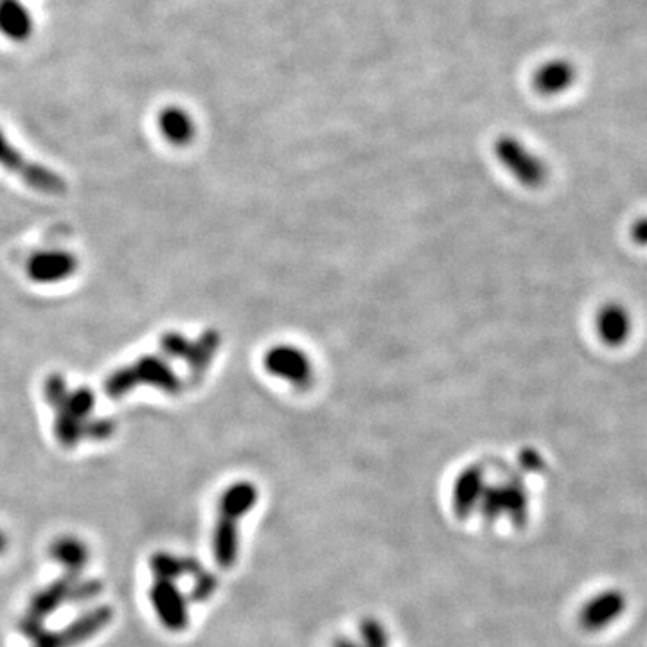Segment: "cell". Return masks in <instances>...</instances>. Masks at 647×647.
Wrapping results in <instances>:
<instances>
[{
	"label": "cell",
	"mask_w": 647,
	"mask_h": 647,
	"mask_svg": "<svg viewBox=\"0 0 647 647\" xmlns=\"http://www.w3.org/2000/svg\"><path fill=\"white\" fill-rule=\"evenodd\" d=\"M0 168L6 169L11 175H17L27 186L42 195L60 196L67 191V184L62 175L53 169L45 168L38 162L27 159L13 142L9 141L6 133L0 128Z\"/></svg>",
	"instance_id": "3"
},
{
	"label": "cell",
	"mask_w": 647,
	"mask_h": 647,
	"mask_svg": "<svg viewBox=\"0 0 647 647\" xmlns=\"http://www.w3.org/2000/svg\"><path fill=\"white\" fill-rule=\"evenodd\" d=\"M151 568L160 579H171V577L178 576L182 570H189V565L184 561L171 558L168 554H157L151 559Z\"/></svg>",
	"instance_id": "16"
},
{
	"label": "cell",
	"mask_w": 647,
	"mask_h": 647,
	"mask_svg": "<svg viewBox=\"0 0 647 647\" xmlns=\"http://www.w3.org/2000/svg\"><path fill=\"white\" fill-rule=\"evenodd\" d=\"M497 155L500 162L511 171V175L516 180L522 182L523 186H541L549 177V169L545 166V162L516 139L511 137L500 139L497 144Z\"/></svg>",
	"instance_id": "4"
},
{
	"label": "cell",
	"mask_w": 647,
	"mask_h": 647,
	"mask_svg": "<svg viewBox=\"0 0 647 647\" xmlns=\"http://www.w3.org/2000/svg\"><path fill=\"white\" fill-rule=\"evenodd\" d=\"M624 612H626L624 594L617 590H606L586 603L581 612V624L588 631L604 630L612 626L613 622L619 621Z\"/></svg>",
	"instance_id": "7"
},
{
	"label": "cell",
	"mask_w": 647,
	"mask_h": 647,
	"mask_svg": "<svg viewBox=\"0 0 647 647\" xmlns=\"http://www.w3.org/2000/svg\"><path fill=\"white\" fill-rule=\"evenodd\" d=\"M630 238L635 245L647 247V216L646 218H639L637 222L631 225Z\"/></svg>",
	"instance_id": "17"
},
{
	"label": "cell",
	"mask_w": 647,
	"mask_h": 647,
	"mask_svg": "<svg viewBox=\"0 0 647 647\" xmlns=\"http://www.w3.org/2000/svg\"><path fill=\"white\" fill-rule=\"evenodd\" d=\"M47 399L54 408V434L58 441L71 448L89 435V417L94 408V398L89 390H71L62 376H53L47 382Z\"/></svg>",
	"instance_id": "1"
},
{
	"label": "cell",
	"mask_w": 647,
	"mask_h": 647,
	"mask_svg": "<svg viewBox=\"0 0 647 647\" xmlns=\"http://www.w3.org/2000/svg\"><path fill=\"white\" fill-rule=\"evenodd\" d=\"M112 619V612L108 608H101L94 613H90L89 617H83L80 621L71 626L69 630L58 633V635H49V633H42L36 644L38 647H71L80 644L83 640L90 639L92 635H96V631L103 630L108 622Z\"/></svg>",
	"instance_id": "8"
},
{
	"label": "cell",
	"mask_w": 647,
	"mask_h": 647,
	"mask_svg": "<svg viewBox=\"0 0 647 647\" xmlns=\"http://www.w3.org/2000/svg\"><path fill=\"white\" fill-rule=\"evenodd\" d=\"M137 385H150L166 394H178L182 390L180 378L159 356H144L112 374L108 378L107 392L112 398H119L135 389Z\"/></svg>",
	"instance_id": "2"
},
{
	"label": "cell",
	"mask_w": 647,
	"mask_h": 647,
	"mask_svg": "<svg viewBox=\"0 0 647 647\" xmlns=\"http://www.w3.org/2000/svg\"><path fill=\"white\" fill-rule=\"evenodd\" d=\"M33 15L20 0H0V35L22 44L33 35Z\"/></svg>",
	"instance_id": "11"
},
{
	"label": "cell",
	"mask_w": 647,
	"mask_h": 647,
	"mask_svg": "<svg viewBox=\"0 0 647 647\" xmlns=\"http://www.w3.org/2000/svg\"><path fill=\"white\" fill-rule=\"evenodd\" d=\"M576 81V71L565 60L545 63L534 76V87L543 96H556L572 87Z\"/></svg>",
	"instance_id": "13"
},
{
	"label": "cell",
	"mask_w": 647,
	"mask_h": 647,
	"mask_svg": "<svg viewBox=\"0 0 647 647\" xmlns=\"http://www.w3.org/2000/svg\"><path fill=\"white\" fill-rule=\"evenodd\" d=\"M265 367L272 376L292 385H306L313 376L310 358L295 346L272 347L265 356Z\"/></svg>",
	"instance_id": "5"
},
{
	"label": "cell",
	"mask_w": 647,
	"mask_h": 647,
	"mask_svg": "<svg viewBox=\"0 0 647 647\" xmlns=\"http://www.w3.org/2000/svg\"><path fill=\"white\" fill-rule=\"evenodd\" d=\"M252 502H254V489L247 486V484L234 486L223 497V516H231V518H234L236 515H241V513H245L252 506Z\"/></svg>",
	"instance_id": "15"
},
{
	"label": "cell",
	"mask_w": 647,
	"mask_h": 647,
	"mask_svg": "<svg viewBox=\"0 0 647 647\" xmlns=\"http://www.w3.org/2000/svg\"><path fill=\"white\" fill-rule=\"evenodd\" d=\"M51 552H53V558L69 568L72 574H76L89 558V552L85 549V545L74 538L56 541Z\"/></svg>",
	"instance_id": "14"
},
{
	"label": "cell",
	"mask_w": 647,
	"mask_h": 647,
	"mask_svg": "<svg viewBox=\"0 0 647 647\" xmlns=\"http://www.w3.org/2000/svg\"><path fill=\"white\" fill-rule=\"evenodd\" d=\"M4 549H6V538L0 534V552Z\"/></svg>",
	"instance_id": "18"
},
{
	"label": "cell",
	"mask_w": 647,
	"mask_h": 647,
	"mask_svg": "<svg viewBox=\"0 0 647 647\" xmlns=\"http://www.w3.org/2000/svg\"><path fill=\"white\" fill-rule=\"evenodd\" d=\"M78 268V259L65 250H42L29 259L27 275L35 283H62L74 275Z\"/></svg>",
	"instance_id": "6"
},
{
	"label": "cell",
	"mask_w": 647,
	"mask_h": 647,
	"mask_svg": "<svg viewBox=\"0 0 647 647\" xmlns=\"http://www.w3.org/2000/svg\"><path fill=\"white\" fill-rule=\"evenodd\" d=\"M159 130L171 146H187L196 135L193 117L180 107H168L160 112Z\"/></svg>",
	"instance_id": "12"
},
{
	"label": "cell",
	"mask_w": 647,
	"mask_h": 647,
	"mask_svg": "<svg viewBox=\"0 0 647 647\" xmlns=\"http://www.w3.org/2000/svg\"><path fill=\"white\" fill-rule=\"evenodd\" d=\"M151 601L160 615V621L164 622L169 630H182L186 626V606L168 579H160L153 585Z\"/></svg>",
	"instance_id": "10"
},
{
	"label": "cell",
	"mask_w": 647,
	"mask_h": 647,
	"mask_svg": "<svg viewBox=\"0 0 647 647\" xmlns=\"http://www.w3.org/2000/svg\"><path fill=\"white\" fill-rule=\"evenodd\" d=\"M631 328L633 320L630 311L619 302L604 304L603 308L597 311L595 329L606 346L621 347L631 337Z\"/></svg>",
	"instance_id": "9"
}]
</instances>
